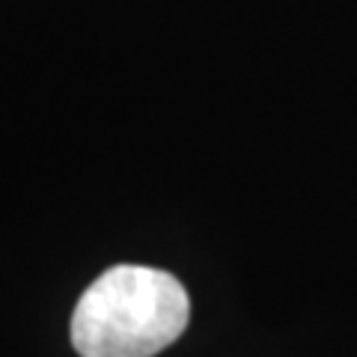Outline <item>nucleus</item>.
<instances>
[{
	"label": "nucleus",
	"mask_w": 357,
	"mask_h": 357,
	"mask_svg": "<svg viewBox=\"0 0 357 357\" xmlns=\"http://www.w3.org/2000/svg\"><path fill=\"white\" fill-rule=\"evenodd\" d=\"M191 319L178 277L149 265H114L77 298L69 337L81 357H155Z\"/></svg>",
	"instance_id": "f257e3e1"
}]
</instances>
